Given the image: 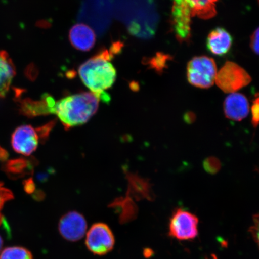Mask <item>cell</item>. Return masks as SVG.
<instances>
[{
  "instance_id": "cell-1",
  "label": "cell",
  "mask_w": 259,
  "mask_h": 259,
  "mask_svg": "<svg viewBox=\"0 0 259 259\" xmlns=\"http://www.w3.org/2000/svg\"><path fill=\"white\" fill-rule=\"evenodd\" d=\"M99 101L91 92L75 94L57 101L53 97L44 96L37 101V114L56 115L64 127L69 129L88 122L98 110Z\"/></svg>"
},
{
  "instance_id": "cell-2",
  "label": "cell",
  "mask_w": 259,
  "mask_h": 259,
  "mask_svg": "<svg viewBox=\"0 0 259 259\" xmlns=\"http://www.w3.org/2000/svg\"><path fill=\"white\" fill-rule=\"evenodd\" d=\"M111 54L107 50L100 52L80 65L78 73L87 88L100 101L108 103L111 97L106 92L111 89L116 78V71L111 62Z\"/></svg>"
},
{
  "instance_id": "cell-3",
  "label": "cell",
  "mask_w": 259,
  "mask_h": 259,
  "mask_svg": "<svg viewBox=\"0 0 259 259\" xmlns=\"http://www.w3.org/2000/svg\"><path fill=\"white\" fill-rule=\"evenodd\" d=\"M171 18L177 20L190 22L191 18L197 16L208 19L216 14L215 3L218 0H173Z\"/></svg>"
},
{
  "instance_id": "cell-4",
  "label": "cell",
  "mask_w": 259,
  "mask_h": 259,
  "mask_svg": "<svg viewBox=\"0 0 259 259\" xmlns=\"http://www.w3.org/2000/svg\"><path fill=\"white\" fill-rule=\"evenodd\" d=\"M218 73L215 61L206 56L196 57L187 65V79L191 85L208 89L213 85Z\"/></svg>"
},
{
  "instance_id": "cell-5",
  "label": "cell",
  "mask_w": 259,
  "mask_h": 259,
  "mask_svg": "<svg viewBox=\"0 0 259 259\" xmlns=\"http://www.w3.org/2000/svg\"><path fill=\"white\" fill-rule=\"evenodd\" d=\"M251 81V76L242 67L227 61L217 73L215 82L223 92L233 93L247 86Z\"/></svg>"
},
{
  "instance_id": "cell-6",
  "label": "cell",
  "mask_w": 259,
  "mask_h": 259,
  "mask_svg": "<svg viewBox=\"0 0 259 259\" xmlns=\"http://www.w3.org/2000/svg\"><path fill=\"white\" fill-rule=\"evenodd\" d=\"M199 219L193 213L177 209L170 219L169 235L179 241H189L198 235Z\"/></svg>"
},
{
  "instance_id": "cell-7",
  "label": "cell",
  "mask_w": 259,
  "mask_h": 259,
  "mask_svg": "<svg viewBox=\"0 0 259 259\" xmlns=\"http://www.w3.org/2000/svg\"><path fill=\"white\" fill-rule=\"evenodd\" d=\"M85 236L86 247L94 254L103 255L108 254L114 247V235L105 223H95L87 231Z\"/></svg>"
},
{
  "instance_id": "cell-8",
  "label": "cell",
  "mask_w": 259,
  "mask_h": 259,
  "mask_svg": "<svg viewBox=\"0 0 259 259\" xmlns=\"http://www.w3.org/2000/svg\"><path fill=\"white\" fill-rule=\"evenodd\" d=\"M58 231L66 240L71 242L78 241L86 235V220L78 212H67L61 218L58 223Z\"/></svg>"
},
{
  "instance_id": "cell-9",
  "label": "cell",
  "mask_w": 259,
  "mask_h": 259,
  "mask_svg": "<svg viewBox=\"0 0 259 259\" xmlns=\"http://www.w3.org/2000/svg\"><path fill=\"white\" fill-rule=\"evenodd\" d=\"M38 139V130L30 125H23L19 126L12 134L11 144L16 153L28 156L36 150Z\"/></svg>"
},
{
  "instance_id": "cell-10",
  "label": "cell",
  "mask_w": 259,
  "mask_h": 259,
  "mask_svg": "<svg viewBox=\"0 0 259 259\" xmlns=\"http://www.w3.org/2000/svg\"><path fill=\"white\" fill-rule=\"evenodd\" d=\"M250 105L247 97L242 94L233 93L226 97L224 102V112L227 118L239 121L247 117Z\"/></svg>"
},
{
  "instance_id": "cell-11",
  "label": "cell",
  "mask_w": 259,
  "mask_h": 259,
  "mask_svg": "<svg viewBox=\"0 0 259 259\" xmlns=\"http://www.w3.org/2000/svg\"><path fill=\"white\" fill-rule=\"evenodd\" d=\"M69 40L72 46L80 51H89L95 47L96 35L89 26L77 24L73 26L69 32Z\"/></svg>"
},
{
  "instance_id": "cell-12",
  "label": "cell",
  "mask_w": 259,
  "mask_h": 259,
  "mask_svg": "<svg viewBox=\"0 0 259 259\" xmlns=\"http://www.w3.org/2000/svg\"><path fill=\"white\" fill-rule=\"evenodd\" d=\"M233 38L225 28L218 27L211 31L207 37L206 47L212 54L223 56L232 47Z\"/></svg>"
},
{
  "instance_id": "cell-13",
  "label": "cell",
  "mask_w": 259,
  "mask_h": 259,
  "mask_svg": "<svg viewBox=\"0 0 259 259\" xmlns=\"http://www.w3.org/2000/svg\"><path fill=\"white\" fill-rule=\"evenodd\" d=\"M16 73L15 64L7 52L0 51V98L7 95Z\"/></svg>"
},
{
  "instance_id": "cell-14",
  "label": "cell",
  "mask_w": 259,
  "mask_h": 259,
  "mask_svg": "<svg viewBox=\"0 0 259 259\" xmlns=\"http://www.w3.org/2000/svg\"><path fill=\"white\" fill-rule=\"evenodd\" d=\"M0 259H33L28 249L19 246L6 248L0 252Z\"/></svg>"
},
{
  "instance_id": "cell-15",
  "label": "cell",
  "mask_w": 259,
  "mask_h": 259,
  "mask_svg": "<svg viewBox=\"0 0 259 259\" xmlns=\"http://www.w3.org/2000/svg\"><path fill=\"white\" fill-rule=\"evenodd\" d=\"M8 154L0 146V160H6ZM14 198V195L11 191L5 187L4 183L0 181V226L5 222L4 217L2 215V209L5 204Z\"/></svg>"
},
{
  "instance_id": "cell-16",
  "label": "cell",
  "mask_w": 259,
  "mask_h": 259,
  "mask_svg": "<svg viewBox=\"0 0 259 259\" xmlns=\"http://www.w3.org/2000/svg\"><path fill=\"white\" fill-rule=\"evenodd\" d=\"M203 166L207 172L215 174L220 170L221 164L218 158L210 157L204 161Z\"/></svg>"
},
{
  "instance_id": "cell-17",
  "label": "cell",
  "mask_w": 259,
  "mask_h": 259,
  "mask_svg": "<svg viewBox=\"0 0 259 259\" xmlns=\"http://www.w3.org/2000/svg\"><path fill=\"white\" fill-rule=\"evenodd\" d=\"M258 97L257 96L251 107L252 124L254 127H257L258 123Z\"/></svg>"
},
{
  "instance_id": "cell-18",
  "label": "cell",
  "mask_w": 259,
  "mask_h": 259,
  "mask_svg": "<svg viewBox=\"0 0 259 259\" xmlns=\"http://www.w3.org/2000/svg\"><path fill=\"white\" fill-rule=\"evenodd\" d=\"M258 28L256 29L251 36L250 47L255 54H258Z\"/></svg>"
},
{
  "instance_id": "cell-19",
  "label": "cell",
  "mask_w": 259,
  "mask_h": 259,
  "mask_svg": "<svg viewBox=\"0 0 259 259\" xmlns=\"http://www.w3.org/2000/svg\"><path fill=\"white\" fill-rule=\"evenodd\" d=\"M3 239L2 237V236L0 235V252L3 250Z\"/></svg>"
},
{
  "instance_id": "cell-20",
  "label": "cell",
  "mask_w": 259,
  "mask_h": 259,
  "mask_svg": "<svg viewBox=\"0 0 259 259\" xmlns=\"http://www.w3.org/2000/svg\"><path fill=\"white\" fill-rule=\"evenodd\" d=\"M206 259H218L215 254H211L209 257H206Z\"/></svg>"
}]
</instances>
